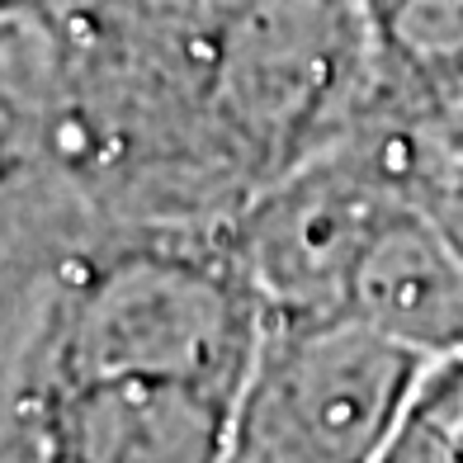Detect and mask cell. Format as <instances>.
I'll list each match as a JSON object with an SVG mask.
<instances>
[{"mask_svg": "<svg viewBox=\"0 0 463 463\" xmlns=\"http://www.w3.org/2000/svg\"><path fill=\"white\" fill-rule=\"evenodd\" d=\"M411 128L430 133L435 142H445L449 152L463 161V80H458V86H449L445 95H439V99L430 104V109L411 123Z\"/></svg>", "mask_w": 463, "mask_h": 463, "instance_id": "8992f818", "label": "cell"}, {"mask_svg": "<svg viewBox=\"0 0 463 463\" xmlns=\"http://www.w3.org/2000/svg\"><path fill=\"white\" fill-rule=\"evenodd\" d=\"M373 33V114L416 123L463 80V0H364Z\"/></svg>", "mask_w": 463, "mask_h": 463, "instance_id": "5b68a950", "label": "cell"}, {"mask_svg": "<svg viewBox=\"0 0 463 463\" xmlns=\"http://www.w3.org/2000/svg\"><path fill=\"white\" fill-rule=\"evenodd\" d=\"M265 335V307L232 250L137 241L86 260L43 326L33 383L48 378H180L237 392Z\"/></svg>", "mask_w": 463, "mask_h": 463, "instance_id": "6da1fadb", "label": "cell"}, {"mask_svg": "<svg viewBox=\"0 0 463 463\" xmlns=\"http://www.w3.org/2000/svg\"><path fill=\"white\" fill-rule=\"evenodd\" d=\"M458 426H463V383H458Z\"/></svg>", "mask_w": 463, "mask_h": 463, "instance_id": "52a82bcc", "label": "cell"}, {"mask_svg": "<svg viewBox=\"0 0 463 463\" xmlns=\"http://www.w3.org/2000/svg\"><path fill=\"white\" fill-rule=\"evenodd\" d=\"M345 317L373 326L430 364L463 354V256L416 208L407 184L350 269Z\"/></svg>", "mask_w": 463, "mask_h": 463, "instance_id": "277c9868", "label": "cell"}, {"mask_svg": "<svg viewBox=\"0 0 463 463\" xmlns=\"http://www.w3.org/2000/svg\"><path fill=\"white\" fill-rule=\"evenodd\" d=\"M426 369L354 317H269L232 392L222 463H383Z\"/></svg>", "mask_w": 463, "mask_h": 463, "instance_id": "7a4b0ae2", "label": "cell"}, {"mask_svg": "<svg viewBox=\"0 0 463 463\" xmlns=\"http://www.w3.org/2000/svg\"><path fill=\"white\" fill-rule=\"evenodd\" d=\"M227 407L180 378H48L29 388V463H222Z\"/></svg>", "mask_w": 463, "mask_h": 463, "instance_id": "3957f363", "label": "cell"}]
</instances>
